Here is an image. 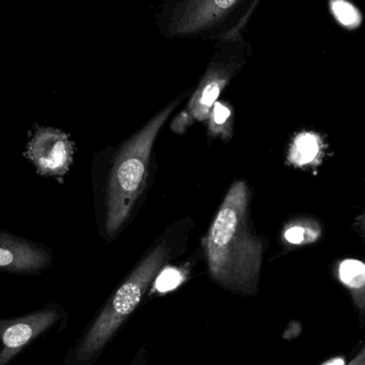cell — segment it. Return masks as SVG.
Masks as SVG:
<instances>
[{"instance_id": "6da1fadb", "label": "cell", "mask_w": 365, "mask_h": 365, "mask_svg": "<svg viewBox=\"0 0 365 365\" xmlns=\"http://www.w3.org/2000/svg\"><path fill=\"white\" fill-rule=\"evenodd\" d=\"M248 204L246 182H234L204 242L210 274L225 284L249 287L261 268L263 245L251 232Z\"/></svg>"}, {"instance_id": "7a4b0ae2", "label": "cell", "mask_w": 365, "mask_h": 365, "mask_svg": "<svg viewBox=\"0 0 365 365\" xmlns=\"http://www.w3.org/2000/svg\"><path fill=\"white\" fill-rule=\"evenodd\" d=\"M261 0H165L156 26L169 40L219 42L244 34Z\"/></svg>"}, {"instance_id": "3957f363", "label": "cell", "mask_w": 365, "mask_h": 365, "mask_svg": "<svg viewBox=\"0 0 365 365\" xmlns=\"http://www.w3.org/2000/svg\"><path fill=\"white\" fill-rule=\"evenodd\" d=\"M177 104L173 103L155 115L124 145L115 158L107 191L106 232L109 236L115 235L125 222L143 191L154 141Z\"/></svg>"}, {"instance_id": "277c9868", "label": "cell", "mask_w": 365, "mask_h": 365, "mask_svg": "<svg viewBox=\"0 0 365 365\" xmlns=\"http://www.w3.org/2000/svg\"><path fill=\"white\" fill-rule=\"evenodd\" d=\"M168 255L167 245H158L128 277L79 346L77 351L78 360L85 361L90 359L104 346L124 319L138 306L145 289L162 267Z\"/></svg>"}, {"instance_id": "5b68a950", "label": "cell", "mask_w": 365, "mask_h": 365, "mask_svg": "<svg viewBox=\"0 0 365 365\" xmlns=\"http://www.w3.org/2000/svg\"><path fill=\"white\" fill-rule=\"evenodd\" d=\"M252 53V44L244 34L215 43L212 59L187 105L192 119L205 121L221 92L242 70Z\"/></svg>"}, {"instance_id": "8992f818", "label": "cell", "mask_w": 365, "mask_h": 365, "mask_svg": "<svg viewBox=\"0 0 365 365\" xmlns=\"http://www.w3.org/2000/svg\"><path fill=\"white\" fill-rule=\"evenodd\" d=\"M25 156L43 177H62L68 173L74 156V143L62 130L38 128L30 139Z\"/></svg>"}, {"instance_id": "52a82bcc", "label": "cell", "mask_w": 365, "mask_h": 365, "mask_svg": "<svg viewBox=\"0 0 365 365\" xmlns=\"http://www.w3.org/2000/svg\"><path fill=\"white\" fill-rule=\"evenodd\" d=\"M57 317L55 310L45 309L14 321H0V365L10 362L30 341L51 327Z\"/></svg>"}, {"instance_id": "ba28073f", "label": "cell", "mask_w": 365, "mask_h": 365, "mask_svg": "<svg viewBox=\"0 0 365 365\" xmlns=\"http://www.w3.org/2000/svg\"><path fill=\"white\" fill-rule=\"evenodd\" d=\"M51 263V253L44 247L0 231V270L36 274Z\"/></svg>"}, {"instance_id": "9c48e42d", "label": "cell", "mask_w": 365, "mask_h": 365, "mask_svg": "<svg viewBox=\"0 0 365 365\" xmlns=\"http://www.w3.org/2000/svg\"><path fill=\"white\" fill-rule=\"evenodd\" d=\"M323 156V143L314 133H300L292 143L289 160L298 167L319 164Z\"/></svg>"}, {"instance_id": "30bf717a", "label": "cell", "mask_w": 365, "mask_h": 365, "mask_svg": "<svg viewBox=\"0 0 365 365\" xmlns=\"http://www.w3.org/2000/svg\"><path fill=\"white\" fill-rule=\"evenodd\" d=\"M339 278L341 282L353 294L356 304L365 311V264L358 259H344L339 265Z\"/></svg>"}, {"instance_id": "8fae6325", "label": "cell", "mask_w": 365, "mask_h": 365, "mask_svg": "<svg viewBox=\"0 0 365 365\" xmlns=\"http://www.w3.org/2000/svg\"><path fill=\"white\" fill-rule=\"evenodd\" d=\"M208 121H210L208 128L212 134L221 135L223 138L231 137L233 121H232L231 109L227 105L217 101L210 111Z\"/></svg>"}, {"instance_id": "7c38bea8", "label": "cell", "mask_w": 365, "mask_h": 365, "mask_svg": "<svg viewBox=\"0 0 365 365\" xmlns=\"http://www.w3.org/2000/svg\"><path fill=\"white\" fill-rule=\"evenodd\" d=\"M331 11L339 23L347 28H356L361 23L359 11L346 0L331 1Z\"/></svg>"}, {"instance_id": "4fadbf2b", "label": "cell", "mask_w": 365, "mask_h": 365, "mask_svg": "<svg viewBox=\"0 0 365 365\" xmlns=\"http://www.w3.org/2000/svg\"><path fill=\"white\" fill-rule=\"evenodd\" d=\"M319 236V232L315 227H306V225H292L284 232V238L292 245L308 244L314 242Z\"/></svg>"}, {"instance_id": "5bb4252c", "label": "cell", "mask_w": 365, "mask_h": 365, "mask_svg": "<svg viewBox=\"0 0 365 365\" xmlns=\"http://www.w3.org/2000/svg\"><path fill=\"white\" fill-rule=\"evenodd\" d=\"M182 281V274L180 270L173 267H168L160 272L158 278L156 279L155 287L160 293L173 291L177 289Z\"/></svg>"}, {"instance_id": "9a60e30c", "label": "cell", "mask_w": 365, "mask_h": 365, "mask_svg": "<svg viewBox=\"0 0 365 365\" xmlns=\"http://www.w3.org/2000/svg\"><path fill=\"white\" fill-rule=\"evenodd\" d=\"M349 365H365V347L351 360V364Z\"/></svg>"}, {"instance_id": "2e32d148", "label": "cell", "mask_w": 365, "mask_h": 365, "mask_svg": "<svg viewBox=\"0 0 365 365\" xmlns=\"http://www.w3.org/2000/svg\"><path fill=\"white\" fill-rule=\"evenodd\" d=\"M323 365H346L345 364V360L343 358H334V359L329 360Z\"/></svg>"}, {"instance_id": "e0dca14e", "label": "cell", "mask_w": 365, "mask_h": 365, "mask_svg": "<svg viewBox=\"0 0 365 365\" xmlns=\"http://www.w3.org/2000/svg\"><path fill=\"white\" fill-rule=\"evenodd\" d=\"M360 223H361V227L365 230V216H362L360 218Z\"/></svg>"}]
</instances>
